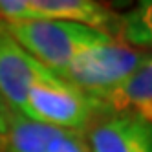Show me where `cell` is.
<instances>
[{"mask_svg": "<svg viewBox=\"0 0 152 152\" xmlns=\"http://www.w3.org/2000/svg\"><path fill=\"white\" fill-rule=\"evenodd\" d=\"M4 26L31 57L55 75L84 50L114 40L103 31L55 20H22L4 22Z\"/></svg>", "mask_w": 152, "mask_h": 152, "instance_id": "obj_1", "label": "cell"}, {"mask_svg": "<svg viewBox=\"0 0 152 152\" xmlns=\"http://www.w3.org/2000/svg\"><path fill=\"white\" fill-rule=\"evenodd\" d=\"M22 115L83 136L95 119L110 114L99 101L57 77L28 92Z\"/></svg>", "mask_w": 152, "mask_h": 152, "instance_id": "obj_2", "label": "cell"}, {"mask_svg": "<svg viewBox=\"0 0 152 152\" xmlns=\"http://www.w3.org/2000/svg\"><path fill=\"white\" fill-rule=\"evenodd\" d=\"M147 57V51L110 40L79 53L57 77L84 94L95 95L125 81Z\"/></svg>", "mask_w": 152, "mask_h": 152, "instance_id": "obj_3", "label": "cell"}, {"mask_svg": "<svg viewBox=\"0 0 152 152\" xmlns=\"http://www.w3.org/2000/svg\"><path fill=\"white\" fill-rule=\"evenodd\" d=\"M0 20L70 22L103 31L114 39L117 13L94 0H0Z\"/></svg>", "mask_w": 152, "mask_h": 152, "instance_id": "obj_4", "label": "cell"}, {"mask_svg": "<svg viewBox=\"0 0 152 152\" xmlns=\"http://www.w3.org/2000/svg\"><path fill=\"white\" fill-rule=\"evenodd\" d=\"M53 79L57 75L31 57L0 22V97L9 110L22 114L28 92Z\"/></svg>", "mask_w": 152, "mask_h": 152, "instance_id": "obj_5", "label": "cell"}, {"mask_svg": "<svg viewBox=\"0 0 152 152\" xmlns=\"http://www.w3.org/2000/svg\"><path fill=\"white\" fill-rule=\"evenodd\" d=\"M84 132L88 152H152V121L137 112L103 115Z\"/></svg>", "mask_w": 152, "mask_h": 152, "instance_id": "obj_6", "label": "cell"}, {"mask_svg": "<svg viewBox=\"0 0 152 152\" xmlns=\"http://www.w3.org/2000/svg\"><path fill=\"white\" fill-rule=\"evenodd\" d=\"M90 97L99 101L108 114L132 112L141 104L152 103V53L117 86Z\"/></svg>", "mask_w": 152, "mask_h": 152, "instance_id": "obj_7", "label": "cell"}, {"mask_svg": "<svg viewBox=\"0 0 152 152\" xmlns=\"http://www.w3.org/2000/svg\"><path fill=\"white\" fill-rule=\"evenodd\" d=\"M61 132V128L33 121L11 110L6 152H48L53 139Z\"/></svg>", "mask_w": 152, "mask_h": 152, "instance_id": "obj_8", "label": "cell"}, {"mask_svg": "<svg viewBox=\"0 0 152 152\" xmlns=\"http://www.w3.org/2000/svg\"><path fill=\"white\" fill-rule=\"evenodd\" d=\"M114 40L152 53V0L137 2L128 11L117 13Z\"/></svg>", "mask_w": 152, "mask_h": 152, "instance_id": "obj_9", "label": "cell"}, {"mask_svg": "<svg viewBox=\"0 0 152 152\" xmlns=\"http://www.w3.org/2000/svg\"><path fill=\"white\" fill-rule=\"evenodd\" d=\"M48 152H88V148H86L81 134L62 130V132L53 139V143L50 145Z\"/></svg>", "mask_w": 152, "mask_h": 152, "instance_id": "obj_10", "label": "cell"}, {"mask_svg": "<svg viewBox=\"0 0 152 152\" xmlns=\"http://www.w3.org/2000/svg\"><path fill=\"white\" fill-rule=\"evenodd\" d=\"M9 115L11 110L0 97V152H6L7 148V130H9Z\"/></svg>", "mask_w": 152, "mask_h": 152, "instance_id": "obj_11", "label": "cell"}, {"mask_svg": "<svg viewBox=\"0 0 152 152\" xmlns=\"http://www.w3.org/2000/svg\"><path fill=\"white\" fill-rule=\"evenodd\" d=\"M132 112H137L139 115H143L145 119H148V121H152V103L141 104V106H137L136 110H132Z\"/></svg>", "mask_w": 152, "mask_h": 152, "instance_id": "obj_12", "label": "cell"}]
</instances>
